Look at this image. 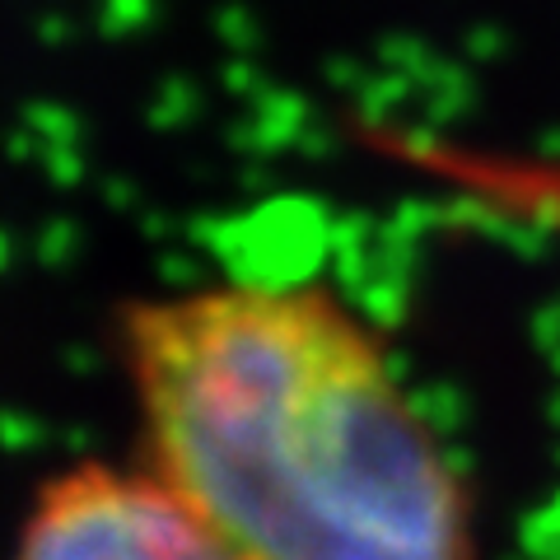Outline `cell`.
<instances>
[{"label": "cell", "mask_w": 560, "mask_h": 560, "mask_svg": "<svg viewBox=\"0 0 560 560\" xmlns=\"http://www.w3.org/2000/svg\"><path fill=\"white\" fill-rule=\"evenodd\" d=\"M117 355L140 467L238 560H481L463 467L337 285L220 280L131 300Z\"/></svg>", "instance_id": "1"}, {"label": "cell", "mask_w": 560, "mask_h": 560, "mask_svg": "<svg viewBox=\"0 0 560 560\" xmlns=\"http://www.w3.org/2000/svg\"><path fill=\"white\" fill-rule=\"evenodd\" d=\"M10 560H238L145 467L75 463L47 477Z\"/></svg>", "instance_id": "2"}]
</instances>
